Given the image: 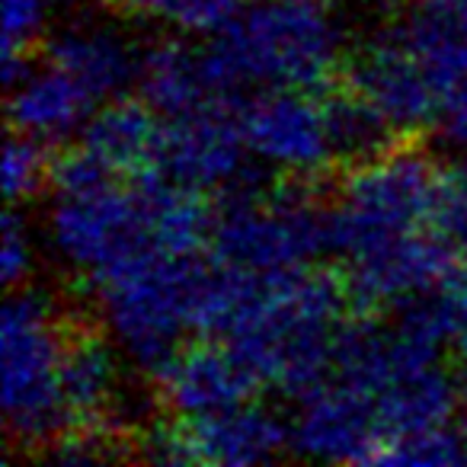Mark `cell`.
Listing matches in <instances>:
<instances>
[{"label": "cell", "instance_id": "6da1fadb", "mask_svg": "<svg viewBox=\"0 0 467 467\" xmlns=\"http://www.w3.org/2000/svg\"><path fill=\"white\" fill-rule=\"evenodd\" d=\"M214 214L199 192L167 180H106L78 192H55L48 244L61 266L97 285L154 256H189L208 244Z\"/></svg>", "mask_w": 467, "mask_h": 467}, {"label": "cell", "instance_id": "7a4b0ae2", "mask_svg": "<svg viewBox=\"0 0 467 467\" xmlns=\"http://www.w3.org/2000/svg\"><path fill=\"white\" fill-rule=\"evenodd\" d=\"M349 285L317 266L279 275H247L224 327V343L254 371L260 388L298 400L337 362L349 327Z\"/></svg>", "mask_w": 467, "mask_h": 467}, {"label": "cell", "instance_id": "3957f363", "mask_svg": "<svg viewBox=\"0 0 467 467\" xmlns=\"http://www.w3.org/2000/svg\"><path fill=\"white\" fill-rule=\"evenodd\" d=\"M346 58V29L324 0H254L205 46L227 99L256 90H324Z\"/></svg>", "mask_w": 467, "mask_h": 467}, {"label": "cell", "instance_id": "277c9868", "mask_svg": "<svg viewBox=\"0 0 467 467\" xmlns=\"http://www.w3.org/2000/svg\"><path fill=\"white\" fill-rule=\"evenodd\" d=\"M103 333L125 358L154 375L189 333H214L221 305V266L214 260L154 256L90 285Z\"/></svg>", "mask_w": 467, "mask_h": 467}, {"label": "cell", "instance_id": "5b68a950", "mask_svg": "<svg viewBox=\"0 0 467 467\" xmlns=\"http://www.w3.org/2000/svg\"><path fill=\"white\" fill-rule=\"evenodd\" d=\"M241 129L254 163L292 180H314L333 163L358 161L388 138L352 90H256L241 106Z\"/></svg>", "mask_w": 467, "mask_h": 467}, {"label": "cell", "instance_id": "8992f818", "mask_svg": "<svg viewBox=\"0 0 467 467\" xmlns=\"http://www.w3.org/2000/svg\"><path fill=\"white\" fill-rule=\"evenodd\" d=\"M441 170L420 148L384 144L358 157L330 205L333 250L346 263L432 227Z\"/></svg>", "mask_w": 467, "mask_h": 467}, {"label": "cell", "instance_id": "52a82bcc", "mask_svg": "<svg viewBox=\"0 0 467 467\" xmlns=\"http://www.w3.org/2000/svg\"><path fill=\"white\" fill-rule=\"evenodd\" d=\"M71 330L58 305L36 288H10L0 307L4 429L20 448H42L67 435L61 362Z\"/></svg>", "mask_w": 467, "mask_h": 467}, {"label": "cell", "instance_id": "ba28073f", "mask_svg": "<svg viewBox=\"0 0 467 467\" xmlns=\"http://www.w3.org/2000/svg\"><path fill=\"white\" fill-rule=\"evenodd\" d=\"M208 250L221 266L247 275L314 266L324 250H333L330 208H320L305 189H237L212 218Z\"/></svg>", "mask_w": 467, "mask_h": 467}, {"label": "cell", "instance_id": "9c48e42d", "mask_svg": "<svg viewBox=\"0 0 467 467\" xmlns=\"http://www.w3.org/2000/svg\"><path fill=\"white\" fill-rule=\"evenodd\" d=\"M349 90L371 109L388 135L432 129L439 109V78L429 48L407 23L375 33L356 55Z\"/></svg>", "mask_w": 467, "mask_h": 467}, {"label": "cell", "instance_id": "30bf717a", "mask_svg": "<svg viewBox=\"0 0 467 467\" xmlns=\"http://www.w3.org/2000/svg\"><path fill=\"white\" fill-rule=\"evenodd\" d=\"M237 99H218L180 119H163V150L157 180L189 192H237L254 161L244 141Z\"/></svg>", "mask_w": 467, "mask_h": 467}, {"label": "cell", "instance_id": "8fae6325", "mask_svg": "<svg viewBox=\"0 0 467 467\" xmlns=\"http://www.w3.org/2000/svg\"><path fill=\"white\" fill-rule=\"evenodd\" d=\"M292 448V429L269 407L247 400L218 413L176 420L150 445V458L170 464L254 467Z\"/></svg>", "mask_w": 467, "mask_h": 467}, {"label": "cell", "instance_id": "7c38bea8", "mask_svg": "<svg viewBox=\"0 0 467 467\" xmlns=\"http://www.w3.org/2000/svg\"><path fill=\"white\" fill-rule=\"evenodd\" d=\"M256 388L254 371L227 343L182 346L154 371V394L173 420H195L247 403Z\"/></svg>", "mask_w": 467, "mask_h": 467}, {"label": "cell", "instance_id": "4fadbf2b", "mask_svg": "<svg viewBox=\"0 0 467 467\" xmlns=\"http://www.w3.org/2000/svg\"><path fill=\"white\" fill-rule=\"evenodd\" d=\"M93 112H97L93 93L48 58L42 65L26 61L14 78H7L10 125L14 131L42 144L65 141L84 131Z\"/></svg>", "mask_w": 467, "mask_h": 467}, {"label": "cell", "instance_id": "5bb4252c", "mask_svg": "<svg viewBox=\"0 0 467 467\" xmlns=\"http://www.w3.org/2000/svg\"><path fill=\"white\" fill-rule=\"evenodd\" d=\"M46 58L93 93L97 103L125 97L138 84L141 52L119 26L103 20H78L46 42Z\"/></svg>", "mask_w": 467, "mask_h": 467}, {"label": "cell", "instance_id": "9a60e30c", "mask_svg": "<svg viewBox=\"0 0 467 467\" xmlns=\"http://www.w3.org/2000/svg\"><path fill=\"white\" fill-rule=\"evenodd\" d=\"M163 116L141 97H116L103 103L80 131V148L103 163L116 180H148L157 176L163 150Z\"/></svg>", "mask_w": 467, "mask_h": 467}, {"label": "cell", "instance_id": "2e32d148", "mask_svg": "<svg viewBox=\"0 0 467 467\" xmlns=\"http://www.w3.org/2000/svg\"><path fill=\"white\" fill-rule=\"evenodd\" d=\"M119 356L109 337L71 333L61 362L67 435H99L119 397Z\"/></svg>", "mask_w": 467, "mask_h": 467}, {"label": "cell", "instance_id": "e0dca14e", "mask_svg": "<svg viewBox=\"0 0 467 467\" xmlns=\"http://www.w3.org/2000/svg\"><path fill=\"white\" fill-rule=\"evenodd\" d=\"M138 93L163 119H180L208 103L227 99L208 71L205 48L189 46L186 39L157 42L154 48L141 52Z\"/></svg>", "mask_w": 467, "mask_h": 467}, {"label": "cell", "instance_id": "ac0fdd59", "mask_svg": "<svg viewBox=\"0 0 467 467\" xmlns=\"http://www.w3.org/2000/svg\"><path fill=\"white\" fill-rule=\"evenodd\" d=\"M129 20L176 39H214L241 14V0H112Z\"/></svg>", "mask_w": 467, "mask_h": 467}, {"label": "cell", "instance_id": "d6986e66", "mask_svg": "<svg viewBox=\"0 0 467 467\" xmlns=\"http://www.w3.org/2000/svg\"><path fill=\"white\" fill-rule=\"evenodd\" d=\"M407 23V20H403ZM407 29L429 48L439 78V109H435V135L451 148H467V42L432 39V36Z\"/></svg>", "mask_w": 467, "mask_h": 467}, {"label": "cell", "instance_id": "ffe728a7", "mask_svg": "<svg viewBox=\"0 0 467 467\" xmlns=\"http://www.w3.org/2000/svg\"><path fill=\"white\" fill-rule=\"evenodd\" d=\"M52 170L55 161H48L46 144L14 131L7 138V148H4V195L10 205L16 208L36 199L52 182Z\"/></svg>", "mask_w": 467, "mask_h": 467}, {"label": "cell", "instance_id": "44dd1931", "mask_svg": "<svg viewBox=\"0 0 467 467\" xmlns=\"http://www.w3.org/2000/svg\"><path fill=\"white\" fill-rule=\"evenodd\" d=\"M48 10V0H4V80L14 78L46 39Z\"/></svg>", "mask_w": 467, "mask_h": 467}, {"label": "cell", "instance_id": "7402d4cb", "mask_svg": "<svg viewBox=\"0 0 467 467\" xmlns=\"http://www.w3.org/2000/svg\"><path fill=\"white\" fill-rule=\"evenodd\" d=\"M432 227L454 254H467V163L441 173Z\"/></svg>", "mask_w": 467, "mask_h": 467}, {"label": "cell", "instance_id": "603a6c76", "mask_svg": "<svg viewBox=\"0 0 467 467\" xmlns=\"http://www.w3.org/2000/svg\"><path fill=\"white\" fill-rule=\"evenodd\" d=\"M403 20L432 39L467 42V0H410Z\"/></svg>", "mask_w": 467, "mask_h": 467}, {"label": "cell", "instance_id": "cb8c5ba5", "mask_svg": "<svg viewBox=\"0 0 467 467\" xmlns=\"http://www.w3.org/2000/svg\"><path fill=\"white\" fill-rule=\"evenodd\" d=\"M0 237H4L0 241V279L7 288H23L36 269V247L26 231V221L16 214L14 205L4 214V234Z\"/></svg>", "mask_w": 467, "mask_h": 467}, {"label": "cell", "instance_id": "d4e9b609", "mask_svg": "<svg viewBox=\"0 0 467 467\" xmlns=\"http://www.w3.org/2000/svg\"><path fill=\"white\" fill-rule=\"evenodd\" d=\"M448 311H451V346L467 365V266L451 275L445 285Z\"/></svg>", "mask_w": 467, "mask_h": 467}, {"label": "cell", "instance_id": "484cf974", "mask_svg": "<svg viewBox=\"0 0 467 467\" xmlns=\"http://www.w3.org/2000/svg\"><path fill=\"white\" fill-rule=\"evenodd\" d=\"M464 413H467V400H464ZM464 439H467V420H464Z\"/></svg>", "mask_w": 467, "mask_h": 467}]
</instances>
